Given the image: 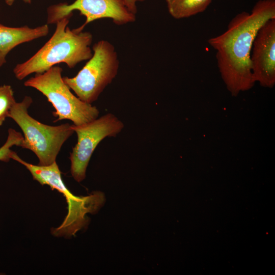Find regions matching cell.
Masks as SVG:
<instances>
[{
  "instance_id": "obj_1",
  "label": "cell",
  "mask_w": 275,
  "mask_h": 275,
  "mask_svg": "<svg viewBox=\"0 0 275 275\" xmlns=\"http://www.w3.org/2000/svg\"><path fill=\"white\" fill-rule=\"evenodd\" d=\"M275 18V0H260L251 12L237 14L226 31L208 40L216 51L222 78L233 96L251 89L255 83L251 62L253 43L258 31Z\"/></svg>"
},
{
  "instance_id": "obj_2",
  "label": "cell",
  "mask_w": 275,
  "mask_h": 275,
  "mask_svg": "<svg viewBox=\"0 0 275 275\" xmlns=\"http://www.w3.org/2000/svg\"><path fill=\"white\" fill-rule=\"evenodd\" d=\"M70 17L58 21L50 39L31 58L16 65L13 72L16 78L22 80L34 73H42L61 63L73 68L92 57L90 47L93 40L92 34L77 28L71 30L68 26Z\"/></svg>"
},
{
  "instance_id": "obj_3",
  "label": "cell",
  "mask_w": 275,
  "mask_h": 275,
  "mask_svg": "<svg viewBox=\"0 0 275 275\" xmlns=\"http://www.w3.org/2000/svg\"><path fill=\"white\" fill-rule=\"evenodd\" d=\"M11 159L23 165L31 173L33 179L41 185L49 186L52 189L57 190L65 197L68 213L59 227L51 229V233L56 237L69 238L74 236L88 224L89 220L86 215L96 213L105 202L104 194L99 191H93L87 196L72 194L62 180L61 172L56 161L48 166L34 165L22 160L14 151Z\"/></svg>"
},
{
  "instance_id": "obj_4",
  "label": "cell",
  "mask_w": 275,
  "mask_h": 275,
  "mask_svg": "<svg viewBox=\"0 0 275 275\" xmlns=\"http://www.w3.org/2000/svg\"><path fill=\"white\" fill-rule=\"evenodd\" d=\"M32 102L28 96L21 102H16L8 117L12 119L23 132L20 147L33 152L38 158V165L48 166L56 161L62 146L74 132L69 123L51 126L33 118L28 113Z\"/></svg>"
},
{
  "instance_id": "obj_5",
  "label": "cell",
  "mask_w": 275,
  "mask_h": 275,
  "mask_svg": "<svg viewBox=\"0 0 275 275\" xmlns=\"http://www.w3.org/2000/svg\"><path fill=\"white\" fill-rule=\"evenodd\" d=\"M92 49V57L75 76L63 77L78 98L90 104L98 99L116 77L120 64L115 48L109 41L100 40L94 44Z\"/></svg>"
},
{
  "instance_id": "obj_6",
  "label": "cell",
  "mask_w": 275,
  "mask_h": 275,
  "mask_svg": "<svg viewBox=\"0 0 275 275\" xmlns=\"http://www.w3.org/2000/svg\"><path fill=\"white\" fill-rule=\"evenodd\" d=\"M63 69L54 66L41 74H36L25 81L24 85L42 93L56 109L57 119L54 122L68 119L80 125L97 119L98 109L75 96L63 80Z\"/></svg>"
},
{
  "instance_id": "obj_7",
  "label": "cell",
  "mask_w": 275,
  "mask_h": 275,
  "mask_svg": "<svg viewBox=\"0 0 275 275\" xmlns=\"http://www.w3.org/2000/svg\"><path fill=\"white\" fill-rule=\"evenodd\" d=\"M76 132L77 142L70 153V171L74 179L80 182L86 178L90 158L96 148L106 137H116L121 132L124 124L112 113L80 125H71Z\"/></svg>"
},
{
  "instance_id": "obj_8",
  "label": "cell",
  "mask_w": 275,
  "mask_h": 275,
  "mask_svg": "<svg viewBox=\"0 0 275 275\" xmlns=\"http://www.w3.org/2000/svg\"><path fill=\"white\" fill-rule=\"evenodd\" d=\"M74 10L86 18L85 22L77 28L80 31L89 23L99 19L110 18L119 25L136 20V14L128 9L124 0H75L71 4L61 3L49 6L47 24L56 23L65 17H71Z\"/></svg>"
},
{
  "instance_id": "obj_9",
  "label": "cell",
  "mask_w": 275,
  "mask_h": 275,
  "mask_svg": "<svg viewBox=\"0 0 275 275\" xmlns=\"http://www.w3.org/2000/svg\"><path fill=\"white\" fill-rule=\"evenodd\" d=\"M252 73L255 81L266 88L275 84V18L259 30L251 53Z\"/></svg>"
},
{
  "instance_id": "obj_10",
  "label": "cell",
  "mask_w": 275,
  "mask_h": 275,
  "mask_svg": "<svg viewBox=\"0 0 275 275\" xmlns=\"http://www.w3.org/2000/svg\"><path fill=\"white\" fill-rule=\"evenodd\" d=\"M47 24L30 28L28 26L12 28L0 23V67L6 62L7 54L16 46L46 36Z\"/></svg>"
},
{
  "instance_id": "obj_11",
  "label": "cell",
  "mask_w": 275,
  "mask_h": 275,
  "mask_svg": "<svg viewBox=\"0 0 275 275\" xmlns=\"http://www.w3.org/2000/svg\"><path fill=\"white\" fill-rule=\"evenodd\" d=\"M212 0H166L169 14L174 18H188L203 12Z\"/></svg>"
},
{
  "instance_id": "obj_12",
  "label": "cell",
  "mask_w": 275,
  "mask_h": 275,
  "mask_svg": "<svg viewBox=\"0 0 275 275\" xmlns=\"http://www.w3.org/2000/svg\"><path fill=\"white\" fill-rule=\"evenodd\" d=\"M23 140V136L14 129H8L7 139L5 144L0 148V161L8 162L11 159L13 151L11 148L13 146L20 147Z\"/></svg>"
},
{
  "instance_id": "obj_13",
  "label": "cell",
  "mask_w": 275,
  "mask_h": 275,
  "mask_svg": "<svg viewBox=\"0 0 275 275\" xmlns=\"http://www.w3.org/2000/svg\"><path fill=\"white\" fill-rule=\"evenodd\" d=\"M13 91L9 85H4L0 87V126L16 102Z\"/></svg>"
},
{
  "instance_id": "obj_14",
  "label": "cell",
  "mask_w": 275,
  "mask_h": 275,
  "mask_svg": "<svg viewBox=\"0 0 275 275\" xmlns=\"http://www.w3.org/2000/svg\"><path fill=\"white\" fill-rule=\"evenodd\" d=\"M145 0H124L128 9L133 13H137L136 3L144 2Z\"/></svg>"
},
{
  "instance_id": "obj_15",
  "label": "cell",
  "mask_w": 275,
  "mask_h": 275,
  "mask_svg": "<svg viewBox=\"0 0 275 275\" xmlns=\"http://www.w3.org/2000/svg\"><path fill=\"white\" fill-rule=\"evenodd\" d=\"M15 0H5V3L8 6H12ZM25 3L30 4L32 0H22Z\"/></svg>"
}]
</instances>
